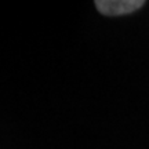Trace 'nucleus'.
<instances>
[{
    "instance_id": "nucleus-1",
    "label": "nucleus",
    "mask_w": 149,
    "mask_h": 149,
    "mask_svg": "<svg viewBox=\"0 0 149 149\" xmlns=\"http://www.w3.org/2000/svg\"><path fill=\"white\" fill-rule=\"evenodd\" d=\"M144 4V0H97L95 1L97 10L108 17L130 14L141 8Z\"/></svg>"
}]
</instances>
